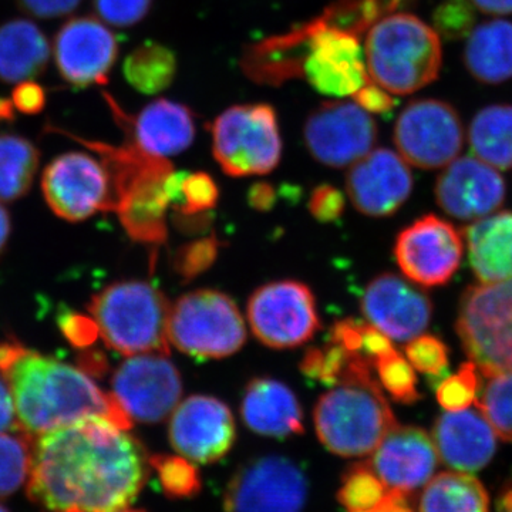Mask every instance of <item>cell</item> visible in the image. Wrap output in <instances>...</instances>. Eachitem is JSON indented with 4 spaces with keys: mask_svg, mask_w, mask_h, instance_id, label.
<instances>
[{
    "mask_svg": "<svg viewBox=\"0 0 512 512\" xmlns=\"http://www.w3.org/2000/svg\"><path fill=\"white\" fill-rule=\"evenodd\" d=\"M143 444L116 424L86 419L33 440L28 495L49 512H119L150 477Z\"/></svg>",
    "mask_w": 512,
    "mask_h": 512,
    "instance_id": "6da1fadb",
    "label": "cell"
},
{
    "mask_svg": "<svg viewBox=\"0 0 512 512\" xmlns=\"http://www.w3.org/2000/svg\"><path fill=\"white\" fill-rule=\"evenodd\" d=\"M0 375L12 392L18 429L29 436L86 419L109 420L124 430L133 426L113 394L82 369L16 340L0 343Z\"/></svg>",
    "mask_w": 512,
    "mask_h": 512,
    "instance_id": "7a4b0ae2",
    "label": "cell"
},
{
    "mask_svg": "<svg viewBox=\"0 0 512 512\" xmlns=\"http://www.w3.org/2000/svg\"><path fill=\"white\" fill-rule=\"evenodd\" d=\"M109 173L111 211L117 212L127 234L141 244H164L167 210L178 184L173 165L127 144L111 151Z\"/></svg>",
    "mask_w": 512,
    "mask_h": 512,
    "instance_id": "3957f363",
    "label": "cell"
},
{
    "mask_svg": "<svg viewBox=\"0 0 512 512\" xmlns=\"http://www.w3.org/2000/svg\"><path fill=\"white\" fill-rule=\"evenodd\" d=\"M365 57L372 82L393 96H407L439 77L443 49L426 22L410 13H392L370 26Z\"/></svg>",
    "mask_w": 512,
    "mask_h": 512,
    "instance_id": "277c9868",
    "label": "cell"
},
{
    "mask_svg": "<svg viewBox=\"0 0 512 512\" xmlns=\"http://www.w3.org/2000/svg\"><path fill=\"white\" fill-rule=\"evenodd\" d=\"M313 423L320 443L339 457H366L397 426L375 375L355 377L322 394Z\"/></svg>",
    "mask_w": 512,
    "mask_h": 512,
    "instance_id": "5b68a950",
    "label": "cell"
},
{
    "mask_svg": "<svg viewBox=\"0 0 512 512\" xmlns=\"http://www.w3.org/2000/svg\"><path fill=\"white\" fill-rule=\"evenodd\" d=\"M164 293L144 281L116 282L93 296L89 312L107 348L124 356L170 355Z\"/></svg>",
    "mask_w": 512,
    "mask_h": 512,
    "instance_id": "8992f818",
    "label": "cell"
},
{
    "mask_svg": "<svg viewBox=\"0 0 512 512\" xmlns=\"http://www.w3.org/2000/svg\"><path fill=\"white\" fill-rule=\"evenodd\" d=\"M168 340L195 359H222L247 342V328L237 303L214 289L185 293L170 308Z\"/></svg>",
    "mask_w": 512,
    "mask_h": 512,
    "instance_id": "52a82bcc",
    "label": "cell"
},
{
    "mask_svg": "<svg viewBox=\"0 0 512 512\" xmlns=\"http://www.w3.org/2000/svg\"><path fill=\"white\" fill-rule=\"evenodd\" d=\"M456 329L481 375L512 370V279L473 285L458 305Z\"/></svg>",
    "mask_w": 512,
    "mask_h": 512,
    "instance_id": "ba28073f",
    "label": "cell"
},
{
    "mask_svg": "<svg viewBox=\"0 0 512 512\" xmlns=\"http://www.w3.org/2000/svg\"><path fill=\"white\" fill-rule=\"evenodd\" d=\"M211 130L212 153L231 177L269 174L281 161L278 117L269 104L229 107Z\"/></svg>",
    "mask_w": 512,
    "mask_h": 512,
    "instance_id": "9c48e42d",
    "label": "cell"
},
{
    "mask_svg": "<svg viewBox=\"0 0 512 512\" xmlns=\"http://www.w3.org/2000/svg\"><path fill=\"white\" fill-rule=\"evenodd\" d=\"M289 39L298 46L299 73L316 92L346 99L369 82L365 47L355 32L319 20Z\"/></svg>",
    "mask_w": 512,
    "mask_h": 512,
    "instance_id": "30bf717a",
    "label": "cell"
},
{
    "mask_svg": "<svg viewBox=\"0 0 512 512\" xmlns=\"http://www.w3.org/2000/svg\"><path fill=\"white\" fill-rule=\"evenodd\" d=\"M308 477L279 454L251 458L235 471L224 493L225 512H303Z\"/></svg>",
    "mask_w": 512,
    "mask_h": 512,
    "instance_id": "8fae6325",
    "label": "cell"
},
{
    "mask_svg": "<svg viewBox=\"0 0 512 512\" xmlns=\"http://www.w3.org/2000/svg\"><path fill=\"white\" fill-rule=\"evenodd\" d=\"M247 312L255 338L272 349L298 348L320 329L315 295L298 281L286 279L256 289Z\"/></svg>",
    "mask_w": 512,
    "mask_h": 512,
    "instance_id": "7c38bea8",
    "label": "cell"
},
{
    "mask_svg": "<svg viewBox=\"0 0 512 512\" xmlns=\"http://www.w3.org/2000/svg\"><path fill=\"white\" fill-rule=\"evenodd\" d=\"M463 120L447 101L414 100L400 113L393 140L407 164L437 170L456 160L464 147Z\"/></svg>",
    "mask_w": 512,
    "mask_h": 512,
    "instance_id": "4fadbf2b",
    "label": "cell"
},
{
    "mask_svg": "<svg viewBox=\"0 0 512 512\" xmlns=\"http://www.w3.org/2000/svg\"><path fill=\"white\" fill-rule=\"evenodd\" d=\"M111 394L131 421L156 424L177 409L183 396V380L168 356H127L114 372Z\"/></svg>",
    "mask_w": 512,
    "mask_h": 512,
    "instance_id": "5bb4252c",
    "label": "cell"
},
{
    "mask_svg": "<svg viewBox=\"0 0 512 512\" xmlns=\"http://www.w3.org/2000/svg\"><path fill=\"white\" fill-rule=\"evenodd\" d=\"M42 191L50 210L66 221L110 211V175L96 154L69 151L53 158L43 171Z\"/></svg>",
    "mask_w": 512,
    "mask_h": 512,
    "instance_id": "9a60e30c",
    "label": "cell"
},
{
    "mask_svg": "<svg viewBox=\"0 0 512 512\" xmlns=\"http://www.w3.org/2000/svg\"><path fill=\"white\" fill-rule=\"evenodd\" d=\"M463 252L457 228L433 214L404 228L394 244V258L403 274L426 288L448 284L460 268Z\"/></svg>",
    "mask_w": 512,
    "mask_h": 512,
    "instance_id": "2e32d148",
    "label": "cell"
},
{
    "mask_svg": "<svg viewBox=\"0 0 512 512\" xmlns=\"http://www.w3.org/2000/svg\"><path fill=\"white\" fill-rule=\"evenodd\" d=\"M377 140L376 121L355 101L335 100L322 104L305 124L309 153L333 168L350 167L369 154Z\"/></svg>",
    "mask_w": 512,
    "mask_h": 512,
    "instance_id": "e0dca14e",
    "label": "cell"
},
{
    "mask_svg": "<svg viewBox=\"0 0 512 512\" xmlns=\"http://www.w3.org/2000/svg\"><path fill=\"white\" fill-rule=\"evenodd\" d=\"M52 55L64 82L86 89L107 83L119 57V42L103 20L79 16L57 30Z\"/></svg>",
    "mask_w": 512,
    "mask_h": 512,
    "instance_id": "ac0fdd59",
    "label": "cell"
},
{
    "mask_svg": "<svg viewBox=\"0 0 512 512\" xmlns=\"http://www.w3.org/2000/svg\"><path fill=\"white\" fill-rule=\"evenodd\" d=\"M168 439L192 463H215L227 456L237 440L234 414L220 399L195 394L174 410Z\"/></svg>",
    "mask_w": 512,
    "mask_h": 512,
    "instance_id": "d6986e66",
    "label": "cell"
},
{
    "mask_svg": "<svg viewBox=\"0 0 512 512\" xmlns=\"http://www.w3.org/2000/svg\"><path fill=\"white\" fill-rule=\"evenodd\" d=\"M346 191L357 211L367 217H390L413 191V174L399 153L377 148L350 165Z\"/></svg>",
    "mask_w": 512,
    "mask_h": 512,
    "instance_id": "ffe728a7",
    "label": "cell"
},
{
    "mask_svg": "<svg viewBox=\"0 0 512 512\" xmlns=\"http://www.w3.org/2000/svg\"><path fill=\"white\" fill-rule=\"evenodd\" d=\"M367 323L396 342L423 335L433 316V303L419 288L394 274L369 282L360 301Z\"/></svg>",
    "mask_w": 512,
    "mask_h": 512,
    "instance_id": "44dd1931",
    "label": "cell"
},
{
    "mask_svg": "<svg viewBox=\"0 0 512 512\" xmlns=\"http://www.w3.org/2000/svg\"><path fill=\"white\" fill-rule=\"evenodd\" d=\"M441 210L460 221H477L504 204L507 187L497 168L474 157L446 165L434 187Z\"/></svg>",
    "mask_w": 512,
    "mask_h": 512,
    "instance_id": "7402d4cb",
    "label": "cell"
},
{
    "mask_svg": "<svg viewBox=\"0 0 512 512\" xmlns=\"http://www.w3.org/2000/svg\"><path fill=\"white\" fill-rule=\"evenodd\" d=\"M372 454L367 464L387 490L406 494L429 483L439 466L434 441L420 427H394Z\"/></svg>",
    "mask_w": 512,
    "mask_h": 512,
    "instance_id": "603a6c76",
    "label": "cell"
},
{
    "mask_svg": "<svg viewBox=\"0 0 512 512\" xmlns=\"http://www.w3.org/2000/svg\"><path fill=\"white\" fill-rule=\"evenodd\" d=\"M433 441L440 460L458 473H478L497 451V434L478 407L440 414Z\"/></svg>",
    "mask_w": 512,
    "mask_h": 512,
    "instance_id": "cb8c5ba5",
    "label": "cell"
},
{
    "mask_svg": "<svg viewBox=\"0 0 512 512\" xmlns=\"http://www.w3.org/2000/svg\"><path fill=\"white\" fill-rule=\"evenodd\" d=\"M241 416L245 426L259 436L286 439L305 431L298 397L291 387L271 377H255L247 384Z\"/></svg>",
    "mask_w": 512,
    "mask_h": 512,
    "instance_id": "d4e9b609",
    "label": "cell"
},
{
    "mask_svg": "<svg viewBox=\"0 0 512 512\" xmlns=\"http://www.w3.org/2000/svg\"><path fill=\"white\" fill-rule=\"evenodd\" d=\"M123 120L134 146L150 156H177L194 143V117L188 107L175 101L158 99L144 107L133 123L124 116Z\"/></svg>",
    "mask_w": 512,
    "mask_h": 512,
    "instance_id": "484cf974",
    "label": "cell"
},
{
    "mask_svg": "<svg viewBox=\"0 0 512 512\" xmlns=\"http://www.w3.org/2000/svg\"><path fill=\"white\" fill-rule=\"evenodd\" d=\"M464 235L468 261L481 284L512 279V211L481 218Z\"/></svg>",
    "mask_w": 512,
    "mask_h": 512,
    "instance_id": "4316f807",
    "label": "cell"
},
{
    "mask_svg": "<svg viewBox=\"0 0 512 512\" xmlns=\"http://www.w3.org/2000/svg\"><path fill=\"white\" fill-rule=\"evenodd\" d=\"M52 45L43 30L29 19L0 25V82L16 84L45 73Z\"/></svg>",
    "mask_w": 512,
    "mask_h": 512,
    "instance_id": "83f0119b",
    "label": "cell"
},
{
    "mask_svg": "<svg viewBox=\"0 0 512 512\" xmlns=\"http://www.w3.org/2000/svg\"><path fill=\"white\" fill-rule=\"evenodd\" d=\"M464 64L477 82L501 84L512 79V23L495 19L468 36Z\"/></svg>",
    "mask_w": 512,
    "mask_h": 512,
    "instance_id": "f1b7e54d",
    "label": "cell"
},
{
    "mask_svg": "<svg viewBox=\"0 0 512 512\" xmlns=\"http://www.w3.org/2000/svg\"><path fill=\"white\" fill-rule=\"evenodd\" d=\"M471 153L497 170L512 168V106L493 104L478 111L468 128Z\"/></svg>",
    "mask_w": 512,
    "mask_h": 512,
    "instance_id": "f546056e",
    "label": "cell"
},
{
    "mask_svg": "<svg viewBox=\"0 0 512 512\" xmlns=\"http://www.w3.org/2000/svg\"><path fill=\"white\" fill-rule=\"evenodd\" d=\"M488 505L481 481L456 471L431 478L421 494L419 512H488Z\"/></svg>",
    "mask_w": 512,
    "mask_h": 512,
    "instance_id": "4dcf8cb0",
    "label": "cell"
},
{
    "mask_svg": "<svg viewBox=\"0 0 512 512\" xmlns=\"http://www.w3.org/2000/svg\"><path fill=\"white\" fill-rule=\"evenodd\" d=\"M39 163V150L28 138L0 134V201L12 202L28 194Z\"/></svg>",
    "mask_w": 512,
    "mask_h": 512,
    "instance_id": "1f68e13d",
    "label": "cell"
},
{
    "mask_svg": "<svg viewBox=\"0 0 512 512\" xmlns=\"http://www.w3.org/2000/svg\"><path fill=\"white\" fill-rule=\"evenodd\" d=\"M177 57L173 50L156 42H146L128 53L123 64L127 83L138 93L154 96L173 83Z\"/></svg>",
    "mask_w": 512,
    "mask_h": 512,
    "instance_id": "d6a6232c",
    "label": "cell"
},
{
    "mask_svg": "<svg viewBox=\"0 0 512 512\" xmlns=\"http://www.w3.org/2000/svg\"><path fill=\"white\" fill-rule=\"evenodd\" d=\"M33 440L23 433H0V498L9 497L26 483L32 468Z\"/></svg>",
    "mask_w": 512,
    "mask_h": 512,
    "instance_id": "836d02e7",
    "label": "cell"
},
{
    "mask_svg": "<svg viewBox=\"0 0 512 512\" xmlns=\"http://www.w3.org/2000/svg\"><path fill=\"white\" fill-rule=\"evenodd\" d=\"M387 491L369 464H353L343 473L338 501L346 512H366L373 510Z\"/></svg>",
    "mask_w": 512,
    "mask_h": 512,
    "instance_id": "e575fe53",
    "label": "cell"
},
{
    "mask_svg": "<svg viewBox=\"0 0 512 512\" xmlns=\"http://www.w3.org/2000/svg\"><path fill=\"white\" fill-rule=\"evenodd\" d=\"M481 387L477 407L484 414L495 434L512 443V370L487 377Z\"/></svg>",
    "mask_w": 512,
    "mask_h": 512,
    "instance_id": "d590c367",
    "label": "cell"
},
{
    "mask_svg": "<svg viewBox=\"0 0 512 512\" xmlns=\"http://www.w3.org/2000/svg\"><path fill=\"white\" fill-rule=\"evenodd\" d=\"M150 466L151 470L156 471L161 488L168 498L188 500L200 494V471L188 458L156 454L150 456Z\"/></svg>",
    "mask_w": 512,
    "mask_h": 512,
    "instance_id": "8d00e7d4",
    "label": "cell"
},
{
    "mask_svg": "<svg viewBox=\"0 0 512 512\" xmlns=\"http://www.w3.org/2000/svg\"><path fill=\"white\" fill-rule=\"evenodd\" d=\"M359 353L348 352L336 343L325 348H311L303 355L299 369L308 379L333 387L348 376L350 367Z\"/></svg>",
    "mask_w": 512,
    "mask_h": 512,
    "instance_id": "74e56055",
    "label": "cell"
},
{
    "mask_svg": "<svg viewBox=\"0 0 512 512\" xmlns=\"http://www.w3.org/2000/svg\"><path fill=\"white\" fill-rule=\"evenodd\" d=\"M377 382L392 396L393 400L403 404H413L421 399L417 390V376L414 367L406 357L396 349L387 355L377 357L375 362Z\"/></svg>",
    "mask_w": 512,
    "mask_h": 512,
    "instance_id": "f35d334b",
    "label": "cell"
},
{
    "mask_svg": "<svg viewBox=\"0 0 512 512\" xmlns=\"http://www.w3.org/2000/svg\"><path fill=\"white\" fill-rule=\"evenodd\" d=\"M220 190L212 180L211 175L205 173H180L178 175L177 194H175L173 207L178 215H200L202 212L212 210L218 204Z\"/></svg>",
    "mask_w": 512,
    "mask_h": 512,
    "instance_id": "ab89813d",
    "label": "cell"
},
{
    "mask_svg": "<svg viewBox=\"0 0 512 512\" xmlns=\"http://www.w3.org/2000/svg\"><path fill=\"white\" fill-rule=\"evenodd\" d=\"M481 392L480 370L474 362L463 363L456 375H448L436 387L437 402L447 412L468 409Z\"/></svg>",
    "mask_w": 512,
    "mask_h": 512,
    "instance_id": "60d3db41",
    "label": "cell"
},
{
    "mask_svg": "<svg viewBox=\"0 0 512 512\" xmlns=\"http://www.w3.org/2000/svg\"><path fill=\"white\" fill-rule=\"evenodd\" d=\"M407 360L414 369L424 373L430 379L431 386L436 389L437 384L448 376L450 367V349L443 340L433 335H420L410 340L404 349Z\"/></svg>",
    "mask_w": 512,
    "mask_h": 512,
    "instance_id": "b9f144b4",
    "label": "cell"
},
{
    "mask_svg": "<svg viewBox=\"0 0 512 512\" xmlns=\"http://www.w3.org/2000/svg\"><path fill=\"white\" fill-rule=\"evenodd\" d=\"M220 249V239L215 235L187 242L175 252L173 258L175 274L181 276L184 282L194 281L217 262Z\"/></svg>",
    "mask_w": 512,
    "mask_h": 512,
    "instance_id": "7bdbcfd3",
    "label": "cell"
},
{
    "mask_svg": "<svg viewBox=\"0 0 512 512\" xmlns=\"http://www.w3.org/2000/svg\"><path fill=\"white\" fill-rule=\"evenodd\" d=\"M470 0H444L434 10L433 29L437 35L446 37L448 40L463 39L470 36L476 23V12Z\"/></svg>",
    "mask_w": 512,
    "mask_h": 512,
    "instance_id": "ee69618b",
    "label": "cell"
},
{
    "mask_svg": "<svg viewBox=\"0 0 512 512\" xmlns=\"http://www.w3.org/2000/svg\"><path fill=\"white\" fill-rule=\"evenodd\" d=\"M154 0H93L97 18L114 28H131L150 13Z\"/></svg>",
    "mask_w": 512,
    "mask_h": 512,
    "instance_id": "f6af8a7d",
    "label": "cell"
},
{
    "mask_svg": "<svg viewBox=\"0 0 512 512\" xmlns=\"http://www.w3.org/2000/svg\"><path fill=\"white\" fill-rule=\"evenodd\" d=\"M309 211L319 222L338 221L345 211V197L342 191L329 184L319 185L309 198Z\"/></svg>",
    "mask_w": 512,
    "mask_h": 512,
    "instance_id": "bcb514c9",
    "label": "cell"
},
{
    "mask_svg": "<svg viewBox=\"0 0 512 512\" xmlns=\"http://www.w3.org/2000/svg\"><path fill=\"white\" fill-rule=\"evenodd\" d=\"M10 100L19 113L35 116L42 113L46 107V90L35 80H25V82L16 83Z\"/></svg>",
    "mask_w": 512,
    "mask_h": 512,
    "instance_id": "7dc6e473",
    "label": "cell"
},
{
    "mask_svg": "<svg viewBox=\"0 0 512 512\" xmlns=\"http://www.w3.org/2000/svg\"><path fill=\"white\" fill-rule=\"evenodd\" d=\"M19 8L32 18L57 19L72 15L83 0H16Z\"/></svg>",
    "mask_w": 512,
    "mask_h": 512,
    "instance_id": "c3c4849f",
    "label": "cell"
},
{
    "mask_svg": "<svg viewBox=\"0 0 512 512\" xmlns=\"http://www.w3.org/2000/svg\"><path fill=\"white\" fill-rule=\"evenodd\" d=\"M352 97L353 101L369 114L390 113L396 106L393 94L372 80H369L362 89L357 90Z\"/></svg>",
    "mask_w": 512,
    "mask_h": 512,
    "instance_id": "681fc988",
    "label": "cell"
},
{
    "mask_svg": "<svg viewBox=\"0 0 512 512\" xmlns=\"http://www.w3.org/2000/svg\"><path fill=\"white\" fill-rule=\"evenodd\" d=\"M365 325L366 322H360L356 319L339 320L330 329L329 342L342 346L348 352L363 355V330H365Z\"/></svg>",
    "mask_w": 512,
    "mask_h": 512,
    "instance_id": "f907efd6",
    "label": "cell"
},
{
    "mask_svg": "<svg viewBox=\"0 0 512 512\" xmlns=\"http://www.w3.org/2000/svg\"><path fill=\"white\" fill-rule=\"evenodd\" d=\"M392 350H394L393 343L390 342L389 336L384 335L370 323H366L363 330V355L375 362L377 357L387 355Z\"/></svg>",
    "mask_w": 512,
    "mask_h": 512,
    "instance_id": "816d5d0a",
    "label": "cell"
},
{
    "mask_svg": "<svg viewBox=\"0 0 512 512\" xmlns=\"http://www.w3.org/2000/svg\"><path fill=\"white\" fill-rule=\"evenodd\" d=\"M12 429H18L15 402L9 384L6 383L5 377L0 375V433Z\"/></svg>",
    "mask_w": 512,
    "mask_h": 512,
    "instance_id": "f5cc1de1",
    "label": "cell"
},
{
    "mask_svg": "<svg viewBox=\"0 0 512 512\" xmlns=\"http://www.w3.org/2000/svg\"><path fill=\"white\" fill-rule=\"evenodd\" d=\"M276 194L274 187L268 183H256L249 188L248 202L254 210L269 211L274 208Z\"/></svg>",
    "mask_w": 512,
    "mask_h": 512,
    "instance_id": "db71d44e",
    "label": "cell"
},
{
    "mask_svg": "<svg viewBox=\"0 0 512 512\" xmlns=\"http://www.w3.org/2000/svg\"><path fill=\"white\" fill-rule=\"evenodd\" d=\"M366 512H414V510L409 494L389 490L373 510Z\"/></svg>",
    "mask_w": 512,
    "mask_h": 512,
    "instance_id": "11a10c76",
    "label": "cell"
},
{
    "mask_svg": "<svg viewBox=\"0 0 512 512\" xmlns=\"http://www.w3.org/2000/svg\"><path fill=\"white\" fill-rule=\"evenodd\" d=\"M474 8L490 16L512 15V0H470Z\"/></svg>",
    "mask_w": 512,
    "mask_h": 512,
    "instance_id": "9f6ffc18",
    "label": "cell"
},
{
    "mask_svg": "<svg viewBox=\"0 0 512 512\" xmlns=\"http://www.w3.org/2000/svg\"><path fill=\"white\" fill-rule=\"evenodd\" d=\"M10 232H12V222H10L9 211L3 207L2 201H0V254L8 245Z\"/></svg>",
    "mask_w": 512,
    "mask_h": 512,
    "instance_id": "6f0895ef",
    "label": "cell"
},
{
    "mask_svg": "<svg viewBox=\"0 0 512 512\" xmlns=\"http://www.w3.org/2000/svg\"><path fill=\"white\" fill-rule=\"evenodd\" d=\"M16 119V109L12 100L0 97V123H12Z\"/></svg>",
    "mask_w": 512,
    "mask_h": 512,
    "instance_id": "680465c9",
    "label": "cell"
},
{
    "mask_svg": "<svg viewBox=\"0 0 512 512\" xmlns=\"http://www.w3.org/2000/svg\"><path fill=\"white\" fill-rule=\"evenodd\" d=\"M0 512H9L8 508L3 507L2 504H0Z\"/></svg>",
    "mask_w": 512,
    "mask_h": 512,
    "instance_id": "91938a15",
    "label": "cell"
},
{
    "mask_svg": "<svg viewBox=\"0 0 512 512\" xmlns=\"http://www.w3.org/2000/svg\"><path fill=\"white\" fill-rule=\"evenodd\" d=\"M119 512H144V511H136V510H123V511H119Z\"/></svg>",
    "mask_w": 512,
    "mask_h": 512,
    "instance_id": "94428289",
    "label": "cell"
},
{
    "mask_svg": "<svg viewBox=\"0 0 512 512\" xmlns=\"http://www.w3.org/2000/svg\"><path fill=\"white\" fill-rule=\"evenodd\" d=\"M498 512H512V508H511V510H504V511H498Z\"/></svg>",
    "mask_w": 512,
    "mask_h": 512,
    "instance_id": "6125c7cd",
    "label": "cell"
}]
</instances>
